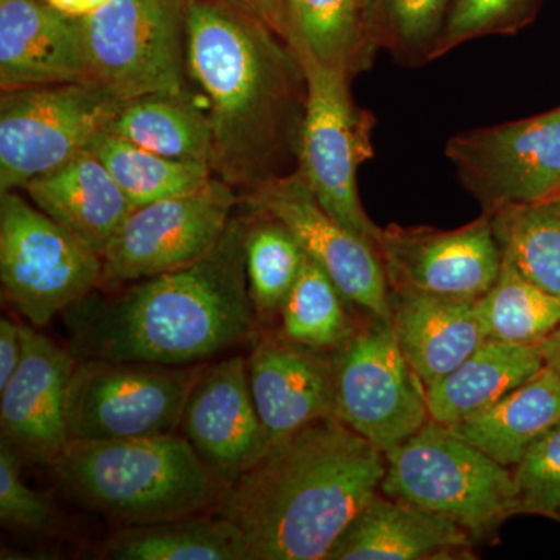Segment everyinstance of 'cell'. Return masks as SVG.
I'll return each instance as SVG.
<instances>
[{
  "mask_svg": "<svg viewBox=\"0 0 560 560\" xmlns=\"http://www.w3.org/2000/svg\"><path fill=\"white\" fill-rule=\"evenodd\" d=\"M489 340L539 346L560 326V298L534 285L510 264L478 300Z\"/></svg>",
  "mask_w": 560,
  "mask_h": 560,
  "instance_id": "obj_31",
  "label": "cell"
},
{
  "mask_svg": "<svg viewBox=\"0 0 560 560\" xmlns=\"http://www.w3.org/2000/svg\"><path fill=\"white\" fill-rule=\"evenodd\" d=\"M445 156L482 213L560 197V108L459 132Z\"/></svg>",
  "mask_w": 560,
  "mask_h": 560,
  "instance_id": "obj_13",
  "label": "cell"
},
{
  "mask_svg": "<svg viewBox=\"0 0 560 560\" xmlns=\"http://www.w3.org/2000/svg\"><path fill=\"white\" fill-rule=\"evenodd\" d=\"M246 205L285 224L346 301L374 318L390 320L389 283L377 249L335 220L300 172L254 184Z\"/></svg>",
  "mask_w": 560,
  "mask_h": 560,
  "instance_id": "obj_14",
  "label": "cell"
},
{
  "mask_svg": "<svg viewBox=\"0 0 560 560\" xmlns=\"http://www.w3.org/2000/svg\"><path fill=\"white\" fill-rule=\"evenodd\" d=\"M345 302L348 301L334 280L307 256L280 307V334L304 348L331 353L341 348L359 327L350 318Z\"/></svg>",
  "mask_w": 560,
  "mask_h": 560,
  "instance_id": "obj_30",
  "label": "cell"
},
{
  "mask_svg": "<svg viewBox=\"0 0 560 560\" xmlns=\"http://www.w3.org/2000/svg\"><path fill=\"white\" fill-rule=\"evenodd\" d=\"M103 558L119 560H248L241 529L219 512L131 526L109 540Z\"/></svg>",
  "mask_w": 560,
  "mask_h": 560,
  "instance_id": "obj_27",
  "label": "cell"
},
{
  "mask_svg": "<svg viewBox=\"0 0 560 560\" xmlns=\"http://www.w3.org/2000/svg\"><path fill=\"white\" fill-rule=\"evenodd\" d=\"M260 215L259 220L246 224L245 268L257 319L267 323L279 315L307 254L285 224Z\"/></svg>",
  "mask_w": 560,
  "mask_h": 560,
  "instance_id": "obj_32",
  "label": "cell"
},
{
  "mask_svg": "<svg viewBox=\"0 0 560 560\" xmlns=\"http://www.w3.org/2000/svg\"><path fill=\"white\" fill-rule=\"evenodd\" d=\"M390 291V326L423 385L440 381L489 340L478 301Z\"/></svg>",
  "mask_w": 560,
  "mask_h": 560,
  "instance_id": "obj_21",
  "label": "cell"
},
{
  "mask_svg": "<svg viewBox=\"0 0 560 560\" xmlns=\"http://www.w3.org/2000/svg\"><path fill=\"white\" fill-rule=\"evenodd\" d=\"M377 250L389 290L459 300H480L503 268V250L488 213L453 231L382 228Z\"/></svg>",
  "mask_w": 560,
  "mask_h": 560,
  "instance_id": "obj_15",
  "label": "cell"
},
{
  "mask_svg": "<svg viewBox=\"0 0 560 560\" xmlns=\"http://www.w3.org/2000/svg\"><path fill=\"white\" fill-rule=\"evenodd\" d=\"M226 2L259 21L287 43L285 0H226Z\"/></svg>",
  "mask_w": 560,
  "mask_h": 560,
  "instance_id": "obj_38",
  "label": "cell"
},
{
  "mask_svg": "<svg viewBox=\"0 0 560 560\" xmlns=\"http://www.w3.org/2000/svg\"><path fill=\"white\" fill-rule=\"evenodd\" d=\"M477 541L451 518L378 492L326 560H469Z\"/></svg>",
  "mask_w": 560,
  "mask_h": 560,
  "instance_id": "obj_20",
  "label": "cell"
},
{
  "mask_svg": "<svg viewBox=\"0 0 560 560\" xmlns=\"http://www.w3.org/2000/svg\"><path fill=\"white\" fill-rule=\"evenodd\" d=\"M250 394L271 445L335 416L331 353L268 335L248 357Z\"/></svg>",
  "mask_w": 560,
  "mask_h": 560,
  "instance_id": "obj_18",
  "label": "cell"
},
{
  "mask_svg": "<svg viewBox=\"0 0 560 560\" xmlns=\"http://www.w3.org/2000/svg\"><path fill=\"white\" fill-rule=\"evenodd\" d=\"M106 130L161 156L212 167V124L186 94L143 95L125 102Z\"/></svg>",
  "mask_w": 560,
  "mask_h": 560,
  "instance_id": "obj_26",
  "label": "cell"
},
{
  "mask_svg": "<svg viewBox=\"0 0 560 560\" xmlns=\"http://www.w3.org/2000/svg\"><path fill=\"white\" fill-rule=\"evenodd\" d=\"M22 360L0 390V429L22 458L50 464L69 444L66 401L77 359L21 324Z\"/></svg>",
  "mask_w": 560,
  "mask_h": 560,
  "instance_id": "obj_17",
  "label": "cell"
},
{
  "mask_svg": "<svg viewBox=\"0 0 560 560\" xmlns=\"http://www.w3.org/2000/svg\"><path fill=\"white\" fill-rule=\"evenodd\" d=\"M88 83L80 20L44 0H0L2 91Z\"/></svg>",
  "mask_w": 560,
  "mask_h": 560,
  "instance_id": "obj_19",
  "label": "cell"
},
{
  "mask_svg": "<svg viewBox=\"0 0 560 560\" xmlns=\"http://www.w3.org/2000/svg\"><path fill=\"white\" fill-rule=\"evenodd\" d=\"M0 279L18 312L32 326L44 327L97 289L103 260L101 254L16 191H3Z\"/></svg>",
  "mask_w": 560,
  "mask_h": 560,
  "instance_id": "obj_9",
  "label": "cell"
},
{
  "mask_svg": "<svg viewBox=\"0 0 560 560\" xmlns=\"http://www.w3.org/2000/svg\"><path fill=\"white\" fill-rule=\"evenodd\" d=\"M503 261L560 298V197L488 213Z\"/></svg>",
  "mask_w": 560,
  "mask_h": 560,
  "instance_id": "obj_29",
  "label": "cell"
},
{
  "mask_svg": "<svg viewBox=\"0 0 560 560\" xmlns=\"http://www.w3.org/2000/svg\"><path fill=\"white\" fill-rule=\"evenodd\" d=\"M287 43L301 61L345 73L371 68L377 47L366 22V0H285Z\"/></svg>",
  "mask_w": 560,
  "mask_h": 560,
  "instance_id": "obj_25",
  "label": "cell"
},
{
  "mask_svg": "<svg viewBox=\"0 0 560 560\" xmlns=\"http://www.w3.org/2000/svg\"><path fill=\"white\" fill-rule=\"evenodd\" d=\"M22 350L21 324L3 318L0 320V390L9 385L10 378L20 368Z\"/></svg>",
  "mask_w": 560,
  "mask_h": 560,
  "instance_id": "obj_37",
  "label": "cell"
},
{
  "mask_svg": "<svg viewBox=\"0 0 560 560\" xmlns=\"http://www.w3.org/2000/svg\"><path fill=\"white\" fill-rule=\"evenodd\" d=\"M20 453L0 444V523L14 530L39 533L54 525L49 500L22 480Z\"/></svg>",
  "mask_w": 560,
  "mask_h": 560,
  "instance_id": "obj_36",
  "label": "cell"
},
{
  "mask_svg": "<svg viewBox=\"0 0 560 560\" xmlns=\"http://www.w3.org/2000/svg\"><path fill=\"white\" fill-rule=\"evenodd\" d=\"M189 0H110L81 18L88 83L121 102L186 94Z\"/></svg>",
  "mask_w": 560,
  "mask_h": 560,
  "instance_id": "obj_6",
  "label": "cell"
},
{
  "mask_svg": "<svg viewBox=\"0 0 560 560\" xmlns=\"http://www.w3.org/2000/svg\"><path fill=\"white\" fill-rule=\"evenodd\" d=\"M558 521H560V515H559V517H558Z\"/></svg>",
  "mask_w": 560,
  "mask_h": 560,
  "instance_id": "obj_41",
  "label": "cell"
},
{
  "mask_svg": "<svg viewBox=\"0 0 560 560\" xmlns=\"http://www.w3.org/2000/svg\"><path fill=\"white\" fill-rule=\"evenodd\" d=\"M88 150L108 168L135 209L189 194L212 178L209 165L161 156L108 130L95 136Z\"/></svg>",
  "mask_w": 560,
  "mask_h": 560,
  "instance_id": "obj_28",
  "label": "cell"
},
{
  "mask_svg": "<svg viewBox=\"0 0 560 560\" xmlns=\"http://www.w3.org/2000/svg\"><path fill=\"white\" fill-rule=\"evenodd\" d=\"M50 466L84 503L131 526L202 514L226 489L178 433L70 441Z\"/></svg>",
  "mask_w": 560,
  "mask_h": 560,
  "instance_id": "obj_4",
  "label": "cell"
},
{
  "mask_svg": "<svg viewBox=\"0 0 560 560\" xmlns=\"http://www.w3.org/2000/svg\"><path fill=\"white\" fill-rule=\"evenodd\" d=\"M545 366L539 346L488 340L427 386L431 420L452 427L499 401Z\"/></svg>",
  "mask_w": 560,
  "mask_h": 560,
  "instance_id": "obj_23",
  "label": "cell"
},
{
  "mask_svg": "<svg viewBox=\"0 0 560 560\" xmlns=\"http://www.w3.org/2000/svg\"><path fill=\"white\" fill-rule=\"evenodd\" d=\"M33 205L95 253H105L135 208L90 150L28 180Z\"/></svg>",
  "mask_w": 560,
  "mask_h": 560,
  "instance_id": "obj_22",
  "label": "cell"
},
{
  "mask_svg": "<svg viewBox=\"0 0 560 560\" xmlns=\"http://www.w3.org/2000/svg\"><path fill=\"white\" fill-rule=\"evenodd\" d=\"M124 103L92 83L2 91L0 194L24 189L86 151Z\"/></svg>",
  "mask_w": 560,
  "mask_h": 560,
  "instance_id": "obj_11",
  "label": "cell"
},
{
  "mask_svg": "<svg viewBox=\"0 0 560 560\" xmlns=\"http://www.w3.org/2000/svg\"><path fill=\"white\" fill-rule=\"evenodd\" d=\"M385 455L382 493L451 518L477 544L522 514L514 470L434 420Z\"/></svg>",
  "mask_w": 560,
  "mask_h": 560,
  "instance_id": "obj_5",
  "label": "cell"
},
{
  "mask_svg": "<svg viewBox=\"0 0 560 560\" xmlns=\"http://www.w3.org/2000/svg\"><path fill=\"white\" fill-rule=\"evenodd\" d=\"M559 420L560 375L545 364L518 388L448 429L514 469L530 445Z\"/></svg>",
  "mask_w": 560,
  "mask_h": 560,
  "instance_id": "obj_24",
  "label": "cell"
},
{
  "mask_svg": "<svg viewBox=\"0 0 560 560\" xmlns=\"http://www.w3.org/2000/svg\"><path fill=\"white\" fill-rule=\"evenodd\" d=\"M385 474V453L330 416L271 445L213 511L241 529L248 560H326Z\"/></svg>",
  "mask_w": 560,
  "mask_h": 560,
  "instance_id": "obj_2",
  "label": "cell"
},
{
  "mask_svg": "<svg viewBox=\"0 0 560 560\" xmlns=\"http://www.w3.org/2000/svg\"><path fill=\"white\" fill-rule=\"evenodd\" d=\"M540 0H455L434 60L467 40L490 35H514L536 16Z\"/></svg>",
  "mask_w": 560,
  "mask_h": 560,
  "instance_id": "obj_34",
  "label": "cell"
},
{
  "mask_svg": "<svg viewBox=\"0 0 560 560\" xmlns=\"http://www.w3.org/2000/svg\"><path fill=\"white\" fill-rule=\"evenodd\" d=\"M522 514L560 515V420L545 431L514 467Z\"/></svg>",
  "mask_w": 560,
  "mask_h": 560,
  "instance_id": "obj_35",
  "label": "cell"
},
{
  "mask_svg": "<svg viewBox=\"0 0 560 560\" xmlns=\"http://www.w3.org/2000/svg\"><path fill=\"white\" fill-rule=\"evenodd\" d=\"M44 2L49 3L51 9L60 11L66 16L81 20L103 9L110 0H44Z\"/></svg>",
  "mask_w": 560,
  "mask_h": 560,
  "instance_id": "obj_39",
  "label": "cell"
},
{
  "mask_svg": "<svg viewBox=\"0 0 560 560\" xmlns=\"http://www.w3.org/2000/svg\"><path fill=\"white\" fill-rule=\"evenodd\" d=\"M455 0H366L372 44L407 68L434 60Z\"/></svg>",
  "mask_w": 560,
  "mask_h": 560,
  "instance_id": "obj_33",
  "label": "cell"
},
{
  "mask_svg": "<svg viewBox=\"0 0 560 560\" xmlns=\"http://www.w3.org/2000/svg\"><path fill=\"white\" fill-rule=\"evenodd\" d=\"M539 349L545 364L560 375V326L540 342Z\"/></svg>",
  "mask_w": 560,
  "mask_h": 560,
  "instance_id": "obj_40",
  "label": "cell"
},
{
  "mask_svg": "<svg viewBox=\"0 0 560 560\" xmlns=\"http://www.w3.org/2000/svg\"><path fill=\"white\" fill-rule=\"evenodd\" d=\"M186 66L209 102L221 179L250 187L282 175L298 158L307 94L289 44L226 0H189Z\"/></svg>",
  "mask_w": 560,
  "mask_h": 560,
  "instance_id": "obj_1",
  "label": "cell"
},
{
  "mask_svg": "<svg viewBox=\"0 0 560 560\" xmlns=\"http://www.w3.org/2000/svg\"><path fill=\"white\" fill-rule=\"evenodd\" d=\"M201 371L197 364L77 360L66 401L69 442L176 433Z\"/></svg>",
  "mask_w": 560,
  "mask_h": 560,
  "instance_id": "obj_8",
  "label": "cell"
},
{
  "mask_svg": "<svg viewBox=\"0 0 560 560\" xmlns=\"http://www.w3.org/2000/svg\"><path fill=\"white\" fill-rule=\"evenodd\" d=\"M179 429L224 485L267 455L271 442L250 394L248 359L230 357L201 371Z\"/></svg>",
  "mask_w": 560,
  "mask_h": 560,
  "instance_id": "obj_16",
  "label": "cell"
},
{
  "mask_svg": "<svg viewBox=\"0 0 560 560\" xmlns=\"http://www.w3.org/2000/svg\"><path fill=\"white\" fill-rule=\"evenodd\" d=\"M301 65L307 94L298 172L335 220L377 249L382 228L364 212L357 183L361 164L374 154V117L353 102L345 73L313 61Z\"/></svg>",
  "mask_w": 560,
  "mask_h": 560,
  "instance_id": "obj_7",
  "label": "cell"
},
{
  "mask_svg": "<svg viewBox=\"0 0 560 560\" xmlns=\"http://www.w3.org/2000/svg\"><path fill=\"white\" fill-rule=\"evenodd\" d=\"M331 360L335 418L378 451H390L430 422L427 386L405 359L390 320L370 316Z\"/></svg>",
  "mask_w": 560,
  "mask_h": 560,
  "instance_id": "obj_10",
  "label": "cell"
},
{
  "mask_svg": "<svg viewBox=\"0 0 560 560\" xmlns=\"http://www.w3.org/2000/svg\"><path fill=\"white\" fill-rule=\"evenodd\" d=\"M237 198L210 178L200 189L135 209L103 253L102 283L119 285L189 267L215 248Z\"/></svg>",
  "mask_w": 560,
  "mask_h": 560,
  "instance_id": "obj_12",
  "label": "cell"
},
{
  "mask_svg": "<svg viewBox=\"0 0 560 560\" xmlns=\"http://www.w3.org/2000/svg\"><path fill=\"white\" fill-rule=\"evenodd\" d=\"M246 224L231 220L215 248L189 267L73 305V357L189 366L250 340L259 319L246 279Z\"/></svg>",
  "mask_w": 560,
  "mask_h": 560,
  "instance_id": "obj_3",
  "label": "cell"
}]
</instances>
